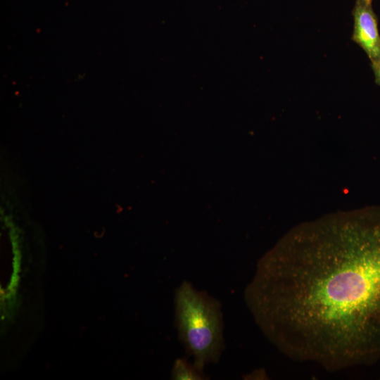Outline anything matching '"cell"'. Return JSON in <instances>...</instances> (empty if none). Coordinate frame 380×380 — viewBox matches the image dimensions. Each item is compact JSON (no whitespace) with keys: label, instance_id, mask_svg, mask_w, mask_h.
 <instances>
[{"label":"cell","instance_id":"6da1fadb","mask_svg":"<svg viewBox=\"0 0 380 380\" xmlns=\"http://www.w3.org/2000/svg\"><path fill=\"white\" fill-rule=\"evenodd\" d=\"M285 355L329 371L380 360V208L336 213L289 231L245 292Z\"/></svg>","mask_w":380,"mask_h":380},{"label":"cell","instance_id":"277c9868","mask_svg":"<svg viewBox=\"0 0 380 380\" xmlns=\"http://www.w3.org/2000/svg\"><path fill=\"white\" fill-rule=\"evenodd\" d=\"M172 378L175 380H201L205 379L203 371L191 365L185 359L176 360L172 369Z\"/></svg>","mask_w":380,"mask_h":380},{"label":"cell","instance_id":"7a4b0ae2","mask_svg":"<svg viewBox=\"0 0 380 380\" xmlns=\"http://www.w3.org/2000/svg\"><path fill=\"white\" fill-rule=\"evenodd\" d=\"M175 306L179 337L194 357V365L203 371L205 365L219 360L223 350L220 305L184 281L177 289Z\"/></svg>","mask_w":380,"mask_h":380},{"label":"cell","instance_id":"8992f818","mask_svg":"<svg viewBox=\"0 0 380 380\" xmlns=\"http://www.w3.org/2000/svg\"><path fill=\"white\" fill-rule=\"evenodd\" d=\"M366 1H367L369 2H372V0H366Z\"/></svg>","mask_w":380,"mask_h":380},{"label":"cell","instance_id":"3957f363","mask_svg":"<svg viewBox=\"0 0 380 380\" xmlns=\"http://www.w3.org/2000/svg\"><path fill=\"white\" fill-rule=\"evenodd\" d=\"M353 15L352 39L365 51L371 63H374L380 59V34L372 2L355 0Z\"/></svg>","mask_w":380,"mask_h":380},{"label":"cell","instance_id":"5b68a950","mask_svg":"<svg viewBox=\"0 0 380 380\" xmlns=\"http://www.w3.org/2000/svg\"><path fill=\"white\" fill-rule=\"evenodd\" d=\"M372 68L374 73L375 82L380 85V59L372 63Z\"/></svg>","mask_w":380,"mask_h":380}]
</instances>
